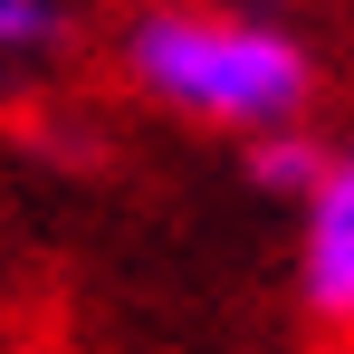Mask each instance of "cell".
Wrapping results in <instances>:
<instances>
[{
  "mask_svg": "<svg viewBox=\"0 0 354 354\" xmlns=\"http://www.w3.org/2000/svg\"><path fill=\"white\" fill-rule=\"evenodd\" d=\"M124 77L144 96H163L173 115L239 124V134H288L316 106V48L239 19V10H201V0H144L124 19Z\"/></svg>",
  "mask_w": 354,
  "mask_h": 354,
  "instance_id": "1",
  "label": "cell"
},
{
  "mask_svg": "<svg viewBox=\"0 0 354 354\" xmlns=\"http://www.w3.org/2000/svg\"><path fill=\"white\" fill-rule=\"evenodd\" d=\"M297 288L316 326H354V153H335V173L306 201V239H297Z\"/></svg>",
  "mask_w": 354,
  "mask_h": 354,
  "instance_id": "2",
  "label": "cell"
},
{
  "mask_svg": "<svg viewBox=\"0 0 354 354\" xmlns=\"http://www.w3.org/2000/svg\"><path fill=\"white\" fill-rule=\"evenodd\" d=\"M326 173H335V153H326L306 124L259 134V144H249V182H259V192H306V201H316V182H326Z\"/></svg>",
  "mask_w": 354,
  "mask_h": 354,
  "instance_id": "3",
  "label": "cell"
},
{
  "mask_svg": "<svg viewBox=\"0 0 354 354\" xmlns=\"http://www.w3.org/2000/svg\"><path fill=\"white\" fill-rule=\"evenodd\" d=\"M67 0H0V48L29 58V48H67Z\"/></svg>",
  "mask_w": 354,
  "mask_h": 354,
  "instance_id": "4",
  "label": "cell"
}]
</instances>
